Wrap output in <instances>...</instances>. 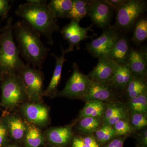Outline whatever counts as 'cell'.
<instances>
[{
    "label": "cell",
    "mask_w": 147,
    "mask_h": 147,
    "mask_svg": "<svg viewBox=\"0 0 147 147\" xmlns=\"http://www.w3.org/2000/svg\"><path fill=\"white\" fill-rule=\"evenodd\" d=\"M12 30L21 56L29 65L41 68L50 49L42 42L39 33L23 20L13 24Z\"/></svg>",
    "instance_id": "6da1fadb"
},
{
    "label": "cell",
    "mask_w": 147,
    "mask_h": 147,
    "mask_svg": "<svg viewBox=\"0 0 147 147\" xmlns=\"http://www.w3.org/2000/svg\"><path fill=\"white\" fill-rule=\"evenodd\" d=\"M47 1L42 0L34 3L27 1L20 5L15 13L42 35L51 45L53 43V34L58 31L57 20L52 15L47 7Z\"/></svg>",
    "instance_id": "7a4b0ae2"
},
{
    "label": "cell",
    "mask_w": 147,
    "mask_h": 147,
    "mask_svg": "<svg viewBox=\"0 0 147 147\" xmlns=\"http://www.w3.org/2000/svg\"><path fill=\"white\" fill-rule=\"evenodd\" d=\"M12 26L10 18L0 37V71L3 74H17L25 65L14 40Z\"/></svg>",
    "instance_id": "3957f363"
},
{
    "label": "cell",
    "mask_w": 147,
    "mask_h": 147,
    "mask_svg": "<svg viewBox=\"0 0 147 147\" xmlns=\"http://www.w3.org/2000/svg\"><path fill=\"white\" fill-rule=\"evenodd\" d=\"M4 74L5 76L1 84V105L6 109H13L27 97L26 89L18 74Z\"/></svg>",
    "instance_id": "277c9868"
},
{
    "label": "cell",
    "mask_w": 147,
    "mask_h": 147,
    "mask_svg": "<svg viewBox=\"0 0 147 147\" xmlns=\"http://www.w3.org/2000/svg\"><path fill=\"white\" fill-rule=\"evenodd\" d=\"M24 83L27 97L31 101L38 102L43 94V76L39 70L28 64L25 65L18 72Z\"/></svg>",
    "instance_id": "5b68a950"
},
{
    "label": "cell",
    "mask_w": 147,
    "mask_h": 147,
    "mask_svg": "<svg viewBox=\"0 0 147 147\" xmlns=\"http://www.w3.org/2000/svg\"><path fill=\"white\" fill-rule=\"evenodd\" d=\"M72 68V75L67 82L64 88L58 94V96L82 99L88 91L92 81L88 75L80 71L76 63H74Z\"/></svg>",
    "instance_id": "8992f818"
},
{
    "label": "cell",
    "mask_w": 147,
    "mask_h": 147,
    "mask_svg": "<svg viewBox=\"0 0 147 147\" xmlns=\"http://www.w3.org/2000/svg\"><path fill=\"white\" fill-rule=\"evenodd\" d=\"M146 9V4L144 1L128 0L117 10L116 26L121 28H130Z\"/></svg>",
    "instance_id": "52a82bcc"
},
{
    "label": "cell",
    "mask_w": 147,
    "mask_h": 147,
    "mask_svg": "<svg viewBox=\"0 0 147 147\" xmlns=\"http://www.w3.org/2000/svg\"><path fill=\"white\" fill-rule=\"evenodd\" d=\"M119 36L116 28H109L100 36L87 44V50L95 58L106 57Z\"/></svg>",
    "instance_id": "ba28073f"
},
{
    "label": "cell",
    "mask_w": 147,
    "mask_h": 147,
    "mask_svg": "<svg viewBox=\"0 0 147 147\" xmlns=\"http://www.w3.org/2000/svg\"><path fill=\"white\" fill-rule=\"evenodd\" d=\"M113 10L105 0H92L88 15L96 26L104 28L110 24Z\"/></svg>",
    "instance_id": "9c48e42d"
},
{
    "label": "cell",
    "mask_w": 147,
    "mask_h": 147,
    "mask_svg": "<svg viewBox=\"0 0 147 147\" xmlns=\"http://www.w3.org/2000/svg\"><path fill=\"white\" fill-rule=\"evenodd\" d=\"M117 65L107 57H102L88 76L94 82L111 84Z\"/></svg>",
    "instance_id": "30bf717a"
},
{
    "label": "cell",
    "mask_w": 147,
    "mask_h": 147,
    "mask_svg": "<svg viewBox=\"0 0 147 147\" xmlns=\"http://www.w3.org/2000/svg\"><path fill=\"white\" fill-rule=\"evenodd\" d=\"M117 90L110 84L92 81L88 91L82 99L86 101H108L115 98Z\"/></svg>",
    "instance_id": "8fae6325"
},
{
    "label": "cell",
    "mask_w": 147,
    "mask_h": 147,
    "mask_svg": "<svg viewBox=\"0 0 147 147\" xmlns=\"http://www.w3.org/2000/svg\"><path fill=\"white\" fill-rule=\"evenodd\" d=\"M93 25L87 28L80 26L79 23L71 21L69 24L64 27L61 33L63 38L67 40L69 47L74 48V46L78 47L80 42L87 38H90L88 36V32L92 31Z\"/></svg>",
    "instance_id": "7c38bea8"
},
{
    "label": "cell",
    "mask_w": 147,
    "mask_h": 147,
    "mask_svg": "<svg viewBox=\"0 0 147 147\" xmlns=\"http://www.w3.org/2000/svg\"><path fill=\"white\" fill-rule=\"evenodd\" d=\"M21 111L29 122L36 125H44L49 121V110L42 104L26 103L22 105Z\"/></svg>",
    "instance_id": "4fadbf2b"
},
{
    "label": "cell",
    "mask_w": 147,
    "mask_h": 147,
    "mask_svg": "<svg viewBox=\"0 0 147 147\" xmlns=\"http://www.w3.org/2000/svg\"><path fill=\"white\" fill-rule=\"evenodd\" d=\"M147 56L146 50L131 49L127 65L134 77L146 79L147 75Z\"/></svg>",
    "instance_id": "5bb4252c"
},
{
    "label": "cell",
    "mask_w": 147,
    "mask_h": 147,
    "mask_svg": "<svg viewBox=\"0 0 147 147\" xmlns=\"http://www.w3.org/2000/svg\"><path fill=\"white\" fill-rule=\"evenodd\" d=\"M74 49L69 47L68 48L64 49L61 46V55L60 57L56 56L55 54H52V55L56 59V64L54 73L52 79L47 88L43 92V94L46 95H50L54 94L57 92V89L59 84L61 76L63 66L66 60L65 55L68 53L72 52Z\"/></svg>",
    "instance_id": "9a60e30c"
},
{
    "label": "cell",
    "mask_w": 147,
    "mask_h": 147,
    "mask_svg": "<svg viewBox=\"0 0 147 147\" xmlns=\"http://www.w3.org/2000/svg\"><path fill=\"white\" fill-rule=\"evenodd\" d=\"M131 49L126 38L119 36L106 57L117 64H126Z\"/></svg>",
    "instance_id": "2e32d148"
},
{
    "label": "cell",
    "mask_w": 147,
    "mask_h": 147,
    "mask_svg": "<svg viewBox=\"0 0 147 147\" xmlns=\"http://www.w3.org/2000/svg\"><path fill=\"white\" fill-rule=\"evenodd\" d=\"M133 77L126 64H117L111 85L117 90L125 91Z\"/></svg>",
    "instance_id": "e0dca14e"
},
{
    "label": "cell",
    "mask_w": 147,
    "mask_h": 147,
    "mask_svg": "<svg viewBox=\"0 0 147 147\" xmlns=\"http://www.w3.org/2000/svg\"><path fill=\"white\" fill-rule=\"evenodd\" d=\"M10 137L15 140H20L25 136L28 127L19 117L11 115L4 119Z\"/></svg>",
    "instance_id": "ac0fdd59"
},
{
    "label": "cell",
    "mask_w": 147,
    "mask_h": 147,
    "mask_svg": "<svg viewBox=\"0 0 147 147\" xmlns=\"http://www.w3.org/2000/svg\"><path fill=\"white\" fill-rule=\"evenodd\" d=\"M48 140L58 146L68 144L72 137V128L70 125L55 127L50 129L47 133Z\"/></svg>",
    "instance_id": "d6986e66"
},
{
    "label": "cell",
    "mask_w": 147,
    "mask_h": 147,
    "mask_svg": "<svg viewBox=\"0 0 147 147\" xmlns=\"http://www.w3.org/2000/svg\"><path fill=\"white\" fill-rule=\"evenodd\" d=\"M92 1L74 0L72 8L66 18L79 24L82 18L88 15Z\"/></svg>",
    "instance_id": "ffe728a7"
},
{
    "label": "cell",
    "mask_w": 147,
    "mask_h": 147,
    "mask_svg": "<svg viewBox=\"0 0 147 147\" xmlns=\"http://www.w3.org/2000/svg\"><path fill=\"white\" fill-rule=\"evenodd\" d=\"M74 0H51L47 4L49 11L55 18H66L72 8Z\"/></svg>",
    "instance_id": "44dd1931"
},
{
    "label": "cell",
    "mask_w": 147,
    "mask_h": 147,
    "mask_svg": "<svg viewBox=\"0 0 147 147\" xmlns=\"http://www.w3.org/2000/svg\"><path fill=\"white\" fill-rule=\"evenodd\" d=\"M105 109V105L102 101L96 100L86 101L80 112V119L86 117L101 118L104 115Z\"/></svg>",
    "instance_id": "7402d4cb"
},
{
    "label": "cell",
    "mask_w": 147,
    "mask_h": 147,
    "mask_svg": "<svg viewBox=\"0 0 147 147\" xmlns=\"http://www.w3.org/2000/svg\"><path fill=\"white\" fill-rule=\"evenodd\" d=\"M125 91L129 99L147 92L146 79H140L133 76L125 89Z\"/></svg>",
    "instance_id": "603a6c76"
},
{
    "label": "cell",
    "mask_w": 147,
    "mask_h": 147,
    "mask_svg": "<svg viewBox=\"0 0 147 147\" xmlns=\"http://www.w3.org/2000/svg\"><path fill=\"white\" fill-rule=\"evenodd\" d=\"M100 118L90 117L81 118L77 125V128L83 134L90 135L94 133L100 127Z\"/></svg>",
    "instance_id": "cb8c5ba5"
},
{
    "label": "cell",
    "mask_w": 147,
    "mask_h": 147,
    "mask_svg": "<svg viewBox=\"0 0 147 147\" xmlns=\"http://www.w3.org/2000/svg\"><path fill=\"white\" fill-rule=\"evenodd\" d=\"M25 137V144L28 147H38L43 144L42 133L36 127H28Z\"/></svg>",
    "instance_id": "d4e9b609"
},
{
    "label": "cell",
    "mask_w": 147,
    "mask_h": 147,
    "mask_svg": "<svg viewBox=\"0 0 147 147\" xmlns=\"http://www.w3.org/2000/svg\"><path fill=\"white\" fill-rule=\"evenodd\" d=\"M128 107L131 112L147 113V92L129 99Z\"/></svg>",
    "instance_id": "484cf974"
},
{
    "label": "cell",
    "mask_w": 147,
    "mask_h": 147,
    "mask_svg": "<svg viewBox=\"0 0 147 147\" xmlns=\"http://www.w3.org/2000/svg\"><path fill=\"white\" fill-rule=\"evenodd\" d=\"M147 37V20L146 18H140L135 25L133 40L137 44H140L146 39Z\"/></svg>",
    "instance_id": "4316f807"
},
{
    "label": "cell",
    "mask_w": 147,
    "mask_h": 147,
    "mask_svg": "<svg viewBox=\"0 0 147 147\" xmlns=\"http://www.w3.org/2000/svg\"><path fill=\"white\" fill-rule=\"evenodd\" d=\"M95 138L100 144H104L115 137L113 127L104 124L94 132Z\"/></svg>",
    "instance_id": "83f0119b"
},
{
    "label": "cell",
    "mask_w": 147,
    "mask_h": 147,
    "mask_svg": "<svg viewBox=\"0 0 147 147\" xmlns=\"http://www.w3.org/2000/svg\"><path fill=\"white\" fill-rule=\"evenodd\" d=\"M116 137H123L131 134L133 129L127 118L121 119L112 126Z\"/></svg>",
    "instance_id": "f1b7e54d"
},
{
    "label": "cell",
    "mask_w": 147,
    "mask_h": 147,
    "mask_svg": "<svg viewBox=\"0 0 147 147\" xmlns=\"http://www.w3.org/2000/svg\"><path fill=\"white\" fill-rule=\"evenodd\" d=\"M129 122L134 130L145 128L147 125V113L131 112Z\"/></svg>",
    "instance_id": "f546056e"
},
{
    "label": "cell",
    "mask_w": 147,
    "mask_h": 147,
    "mask_svg": "<svg viewBox=\"0 0 147 147\" xmlns=\"http://www.w3.org/2000/svg\"><path fill=\"white\" fill-rule=\"evenodd\" d=\"M125 110H126L124 107L119 104H115L109 106L105 109L103 116V120L104 123L113 116Z\"/></svg>",
    "instance_id": "4dcf8cb0"
},
{
    "label": "cell",
    "mask_w": 147,
    "mask_h": 147,
    "mask_svg": "<svg viewBox=\"0 0 147 147\" xmlns=\"http://www.w3.org/2000/svg\"><path fill=\"white\" fill-rule=\"evenodd\" d=\"M9 135L4 119H0V147L3 146L8 140Z\"/></svg>",
    "instance_id": "1f68e13d"
},
{
    "label": "cell",
    "mask_w": 147,
    "mask_h": 147,
    "mask_svg": "<svg viewBox=\"0 0 147 147\" xmlns=\"http://www.w3.org/2000/svg\"><path fill=\"white\" fill-rule=\"evenodd\" d=\"M126 139V136L114 137L106 143L103 147H123Z\"/></svg>",
    "instance_id": "d6a6232c"
},
{
    "label": "cell",
    "mask_w": 147,
    "mask_h": 147,
    "mask_svg": "<svg viewBox=\"0 0 147 147\" xmlns=\"http://www.w3.org/2000/svg\"><path fill=\"white\" fill-rule=\"evenodd\" d=\"M83 141L87 147H100V144L95 137L90 134L82 138Z\"/></svg>",
    "instance_id": "836d02e7"
},
{
    "label": "cell",
    "mask_w": 147,
    "mask_h": 147,
    "mask_svg": "<svg viewBox=\"0 0 147 147\" xmlns=\"http://www.w3.org/2000/svg\"><path fill=\"white\" fill-rule=\"evenodd\" d=\"M137 147H147V130L144 129L137 137Z\"/></svg>",
    "instance_id": "e575fe53"
},
{
    "label": "cell",
    "mask_w": 147,
    "mask_h": 147,
    "mask_svg": "<svg viewBox=\"0 0 147 147\" xmlns=\"http://www.w3.org/2000/svg\"><path fill=\"white\" fill-rule=\"evenodd\" d=\"M125 118H127V113L126 110L122 112V113H119L116 115L113 116L111 118L109 119L108 120L105 122L104 124L113 126L118 121L120 120L121 119Z\"/></svg>",
    "instance_id": "d590c367"
},
{
    "label": "cell",
    "mask_w": 147,
    "mask_h": 147,
    "mask_svg": "<svg viewBox=\"0 0 147 147\" xmlns=\"http://www.w3.org/2000/svg\"><path fill=\"white\" fill-rule=\"evenodd\" d=\"M10 1L7 0H0V17L4 16L10 9Z\"/></svg>",
    "instance_id": "8d00e7d4"
},
{
    "label": "cell",
    "mask_w": 147,
    "mask_h": 147,
    "mask_svg": "<svg viewBox=\"0 0 147 147\" xmlns=\"http://www.w3.org/2000/svg\"><path fill=\"white\" fill-rule=\"evenodd\" d=\"M113 9L117 10L121 7L127 2V0H105Z\"/></svg>",
    "instance_id": "74e56055"
},
{
    "label": "cell",
    "mask_w": 147,
    "mask_h": 147,
    "mask_svg": "<svg viewBox=\"0 0 147 147\" xmlns=\"http://www.w3.org/2000/svg\"><path fill=\"white\" fill-rule=\"evenodd\" d=\"M72 147H87L84 144L82 138L75 137L72 142Z\"/></svg>",
    "instance_id": "f35d334b"
},
{
    "label": "cell",
    "mask_w": 147,
    "mask_h": 147,
    "mask_svg": "<svg viewBox=\"0 0 147 147\" xmlns=\"http://www.w3.org/2000/svg\"><path fill=\"white\" fill-rule=\"evenodd\" d=\"M3 147H17L16 146H14V145H9V146H7Z\"/></svg>",
    "instance_id": "ab89813d"
}]
</instances>
